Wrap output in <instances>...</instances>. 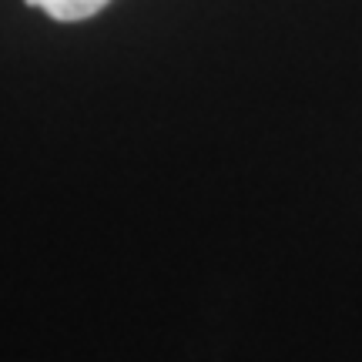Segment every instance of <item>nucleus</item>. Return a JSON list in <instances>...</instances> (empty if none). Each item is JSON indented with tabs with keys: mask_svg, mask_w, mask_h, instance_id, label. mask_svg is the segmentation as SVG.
<instances>
[{
	"mask_svg": "<svg viewBox=\"0 0 362 362\" xmlns=\"http://www.w3.org/2000/svg\"><path fill=\"white\" fill-rule=\"evenodd\" d=\"M27 7H40V11L61 21V24H78V21H88L94 13H101L111 0H24Z\"/></svg>",
	"mask_w": 362,
	"mask_h": 362,
	"instance_id": "nucleus-1",
	"label": "nucleus"
}]
</instances>
